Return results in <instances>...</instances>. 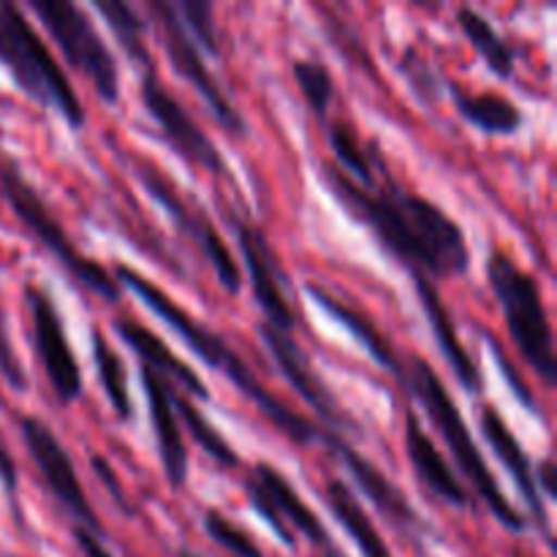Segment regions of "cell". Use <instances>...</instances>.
Segmentation results:
<instances>
[{"label":"cell","mask_w":557,"mask_h":557,"mask_svg":"<svg viewBox=\"0 0 557 557\" xmlns=\"http://www.w3.org/2000/svg\"><path fill=\"white\" fill-rule=\"evenodd\" d=\"M319 177L337 205L411 272L428 281H451L471 270L466 232L428 196L411 194L392 177L362 188L332 163H321Z\"/></svg>","instance_id":"6da1fadb"},{"label":"cell","mask_w":557,"mask_h":557,"mask_svg":"<svg viewBox=\"0 0 557 557\" xmlns=\"http://www.w3.org/2000/svg\"><path fill=\"white\" fill-rule=\"evenodd\" d=\"M114 281L120 283V288H128L136 299L147 305L169 330L174 332L177 337H183L185 346L207 364V368L218 370L226 381H232L261 413L272 422V428L281 430L292 444L297 446H310V444H321V433L324 430L319 424H313L310 419H305L302 413L294 411L292 406L281 400L275 392H270V386L253 373L248 362L218 335L215 330H210L207 324H201L196 315H190L188 310L183 308L180 302H174L166 292H163L158 283H152L150 277H145L141 272H136L134 267L128 264H117L112 270Z\"/></svg>","instance_id":"7a4b0ae2"},{"label":"cell","mask_w":557,"mask_h":557,"mask_svg":"<svg viewBox=\"0 0 557 557\" xmlns=\"http://www.w3.org/2000/svg\"><path fill=\"white\" fill-rule=\"evenodd\" d=\"M400 389L408 400L419 403L422 411L428 413L430 424L438 430L444 444L449 446V455L451 460L457 462V468H460L462 479H466V482L471 484L473 493L482 498V504L487 506L490 515H493L509 533H525V515H522V511L506 498L504 490H500L498 479L490 471L482 449H479L476 441H473L471 430H468L455 397L449 395V389H446L441 375L433 370V364L424 362L422 357L408 359L406 384H403Z\"/></svg>","instance_id":"3957f363"},{"label":"cell","mask_w":557,"mask_h":557,"mask_svg":"<svg viewBox=\"0 0 557 557\" xmlns=\"http://www.w3.org/2000/svg\"><path fill=\"white\" fill-rule=\"evenodd\" d=\"M0 69L11 76L22 96L65 120L71 131L87 125L79 92L49 44L36 33L22 5L0 0Z\"/></svg>","instance_id":"277c9868"},{"label":"cell","mask_w":557,"mask_h":557,"mask_svg":"<svg viewBox=\"0 0 557 557\" xmlns=\"http://www.w3.org/2000/svg\"><path fill=\"white\" fill-rule=\"evenodd\" d=\"M0 196L9 205V210L14 212L16 221L27 228L33 239L74 277L79 286H85L87 292H92L96 297L107 299V302H120L123 297V288L114 281L112 270L101 264L92 256L82 253L74 245V239L69 237V232L63 228V223L58 221L49 205L44 201V196L33 188L30 180L22 174L20 163L11 161L9 156H0Z\"/></svg>","instance_id":"5b68a950"},{"label":"cell","mask_w":557,"mask_h":557,"mask_svg":"<svg viewBox=\"0 0 557 557\" xmlns=\"http://www.w3.org/2000/svg\"><path fill=\"white\" fill-rule=\"evenodd\" d=\"M484 270H487L490 288L504 310L515 348L531 364V370H536L544 384L555 386L557 359L553 321H549L539 281L500 248L490 250Z\"/></svg>","instance_id":"8992f818"},{"label":"cell","mask_w":557,"mask_h":557,"mask_svg":"<svg viewBox=\"0 0 557 557\" xmlns=\"http://www.w3.org/2000/svg\"><path fill=\"white\" fill-rule=\"evenodd\" d=\"M27 9L38 16L49 38L58 44L65 63L90 82L103 103L114 107L120 101L117 58L103 41L90 14L71 0H30Z\"/></svg>","instance_id":"52a82bcc"},{"label":"cell","mask_w":557,"mask_h":557,"mask_svg":"<svg viewBox=\"0 0 557 557\" xmlns=\"http://www.w3.org/2000/svg\"><path fill=\"white\" fill-rule=\"evenodd\" d=\"M243 490L250 509L270 525V531L281 539L286 549L297 547V536H294L297 531L310 547L319 549L321 557H348L330 536L319 515L310 509L308 500H302V495L275 466L256 462L250 476L243 479Z\"/></svg>","instance_id":"ba28073f"},{"label":"cell","mask_w":557,"mask_h":557,"mask_svg":"<svg viewBox=\"0 0 557 557\" xmlns=\"http://www.w3.org/2000/svg\"><path fill=\"white\" fill-rule=\"evenodd\" d=\"M131 166H134V174L141 183V188L166 210V215L172 218L174 226H177L180 232L199 248V253L210 261L212 272H215V277L221 281V286L226 288L228 294L243 292V270H239V261L232 256L226 239L221 237V232H218L215 223L210 221L205 207H201L199 201L188 199V196H185L183 190L156 166V163L147 161V158H131Z\"/></svg>","instance_id":"9c48e42d"},{"label":"cell","mask_w":557,"mask_h":557,"mask_svg":"<svg viewBox=\"0 0 557 557\" xmlns=\"http://www.w3.org/2000/svg\"><path fill=\"white\" fill-rule=\"evenodd\" d=\"M20 433L33 466L41 473L44 487L58 500L60 509L71 517V525H82L96 533V536H103L101 522H98L85 487L79 482V473H76L74 457L65 449L63 441L54 435V430L44 419L27 413V417L20 419Z\"/></svg>","instance_id":"30bf717a"},{"label":"cell","mask_w":557,"mask_h":557,"mask_svg":"<svg viewBox=\"0 0 557 557\" xmlns=\"http://www.w3.org/2000/svg\"><path fill=\"white\" fill-rule=\"evenodd\" d=\"M139 74L141 103H145V112L150 114L156 128L161 131L163 141H166L185 163H190V166H199L205 169V172L218 174V177L232 180L228 163L223 161L218 145L201 131V125L190 117L188 109L177 101V96L163 85L161 76H158L156 71V63L139 69Z\"/></svg>","instance_id":"8fae6325"},{"label":"cell","mask_w":557,"mask_h":557,"mask_svg":"<svg viewBox=\"0 0 557 557\" xmlns=\"http://www.w3.org/2000/svg\"><path fill=\"white\" fill-rule=\"evenodd\" d=\"M147 11L156 16L163 49H166V58L169 63H172V69L199 92V98L207 103V109L212 112L215 123L232 136L248 134V123H245V117L239 114V109L234 107L232 98L223 92L221 82L215 79V74H212L210 65H207L205 54L199 52V47L190 41V36L183 30V25H180L174 3H169V0H150V3H147Z\"/></svg>","instance_id":"7c38bea8"},{"label":"cell","mask_w":557,"mask_h":557,"mask_svg":"<svg viewBox=\"0 0 557 557\" xmlns=\"http://www.w3.org/2000/svg\"><path fill=\"white\" fill-rule=\"evenodd\" d=\"M25 305L30 310V330H33V348L41 362L44 375L52 386L54 400L71 406L82 397L85 379H82L79 359L71 348L69 332H65L63 315L58 305L49 297L47 288L27 283L25 286Z\"/></svg>","instance_id":"4fadbf2b"},{"label":"cell","mask_w":557,"mask_h":557,"mask_svg":"<svg viewBox=\"0 0 557 557\" xmlns=\"http://www.w3.org/2000/svg\"><path fill=\"white\" fill-rule=\"evenodd\" d=\"M259 337L264 341L272 362L277 364V370H281L283 379L288 381V386L302 397L305 406H308L310 411L319 417V422L324 424L321 430H326V433L332 435H341V438H346V433H359V424L354 422L351 413H346V408L337 403V397L332 395V389L324 384V379L315 373L308 354L299 348L297 337L288 335V332L272 330L264 321L259 324Z\"/></svg>","instance_id":"5bb4252c"},{"label":"cell","mask_w":557,"mask_h":557,"mask_svg":"<svg viewBox=\"0 0 557 557\" xmlns=\"http://www.w3.org/2000/svg\"><path fill=\"white\" fill-rule=\"evenodd\" d=\"M321 444L343 462V468L348 471V476L354 479L359 490H362L364 498L375 506L381 517L389 522L395 531H400L403 536H413V539H422L424 533L430 531L428 525L422 522V517L417 515L413 504L408 500V495L381 471L379 466L368 460L362 451L354 449L346 438L341 435H332V433H321Z\"/></svg>","instance_id":"9a60e30c"},{"label":"cell","mask_w":557,"mask_h":557,"mask_svg":"<svg viewBox=\"0 0 557 557\" xmlns=\"http://www.w3.org/2000/svg\"><path fill=\"white\" fill-rule=\"evenodd\" d=\"M234 234H237L239 253H243L245 267H248L256 305L264 313V324L272 326V330L294 335L297 313L288 305L286 277H283L281 267H277L275 253H272L264 232L253 221H248V218H234Z\"/></svg>","instance_id":"2e32d148"},{"label":"cell","mask_w":557,"mask_h":557,"mask_svg":"<svg viewBox=\"0 0 557 557\" xmlns=\"http://www.w3.org/2000/svg\"><path fill=\"white\" fill-rule=\"evenodd\" d=\"M141 370V386H145L147 408H150V424L152 433H156V449L158 460H161L163 476H166L169 487L183 490L188 482V446H185L183 424H180L177 411H174L172 403V384H169L163 375H158L156 370L145 368Z\"/></svg>","instance_id":"e0dca14e"},{"label":"cell","mask_w":557,"mask_h":557,"mask_svg":"<svg viewBox=\"0 0 557 557\" xmlns=\"http://www.w3.org/2000/svg\"><path fill=\"white\" fill-rule=\"evenodd\" d=\"M479 428H482L484 441L493 446V455L498 457L500 466L509 471L511 482H515L520 498L525 500L536 528L549 539V544H553L547 500H544L542 493H539L536 476H533V460L525 451V446H522L520 438L511 433V428L506 424V419L500 417V411L495 406H482V413H479Z\"/></svg>","instance_id":"ac0fdd59"},{"label":"cell","mask_w":557,"mask_h":557,"mask_svg":"<svg viewBox=\"0 0 557 557\" xmlns=\"http://www.w3.org/2000/svg\"><path fill=\"white\" fill-rule=\"evenodd\" d=\"M403 441H406L408 462H411L419 484H422L433 498H438L441 504L451 506V509H468V506L473 504L468 487L457 479V473L451 471L446 457L441 455V449L435 446L433 435L428 433V428H424L422 419H419V413L413 411L411 406H408L406 411Z\"/></svg>","instance_id":"d6986e66"},{"label":"cell","mask_w":557,"mask_h":557,"mask_svg":"<svg viewBox=\"0 0 557 557\" xmlns=\"http://www.w3.org/2000/svg\"><path fill=\"white\" fill-rule=\"evenodd\" d=\"M411 275H413V288H417L419 305H422L424 315H428V324L430 330H433L435 343H438L449 370L455 373L457 384H460L468 395H482L484 375L482 370H479V364L473 362L471 351L462 346L460 332H457V324L455 319H451L449 308H446L444 297H441V292L435 288L433 281H428L424 275H417V272H411Z\"/></svg>","instance_id":"ffe728a7"},{"label":"cell","mask_w":557,"mask_h":557,"mask_svg":"<svg viewBox=\"0 0 557 557\" xmlns=\"http://www.w3.org/2000/svg\"><path fill=\"white\" fill-rule=\"evenodd\" d=\"M305 294H308V297L313 299V302L319 305V308L324 310L330 319H335L343 330L351 332V335L362 343V348L368 351V357L373 359V362L379 364L384 373H389L392 379L397 381V386L406 384V359L395 351V346L389 343V337H386L384 332L373 324V319H370V315H364L362 310L354 308V305H348L346 299H341L337 294H332L330 288H324L321 283H313V281L305 283Z\"/></svg>","instance_id":"44dd1931"},{"label":"cell","mask_w":557,"mask_h":557,"mask_svg":"<svg viewBox=\"0 0 557 557\" xmlns=\"http://www.w3.org/2000/svg\"><path fill=\"white\" fill-rule=\"evenodd\" d=\"M114 332L123 337L125 346L139 357V362L145 368L156 370L158 375L169 381L174 389H180L183 395H188L190 400H201V403H210V392H207V384L201 381V375L190 368L188 362L177 357L150 326L139 324L134 319H114Z\"/></svg>","instance_id":"7402d4cb"},{"label":"cell","mask_w":557,"mask_h":557,"mask_svg":"<svg viewBox=\"0 0 557 557\" xmlns=\"http://www.w3.org/2000/svg\"><path fill=\"white\" fill-rule=\"evenodd\" d=\"M449 90L451 103H455L457 114H460L466 123H471L473 128H479L487 136H515L520 134V128L525 125V114L517 107L511 98H506L504 92L495 90H482L473 92L468 87L449 82L446 85Z\"/></svg>","instance_id":"603a6c76"},{"label":"cell","mask_w":557,"mask_h":557,"mask_svg":"<svg viewBox=\"0 0 557 557\" xmlns=\"http://www.w3.org/2000/svg\"><path fill=\"white\" fill-rule=\"evenodd\" d=\"M324 504L332 511L337 522H341L343 531L348 533L362 557H395L392 555L389 544L384 542V536L375 528L373 517L364 511V506L359 504L357 493L348 487L343 479H330L324 484Z\"/></svg>","instance_id":"cb8c5ba5"},{"label":"cell","mask_w":557,"mask_h":557,"mask_svg":"<svg viewBox=\"0 0 557 557\" xmlns=\"http://www.w3.org/2000/svg\"><path fill=\"white\" fill-rule=\"evenodd\" d=\"M457 25H460L462 36L471 41V47L476 49L479 58L484 60V65H487L498 79H511V76H515V47L500 36L498 27H495L482 11L473 9V5H462V9L457 11Z\"/></svg>","instance_id":"d4e9b609"},{"label":"cell","mask_w":557,"mask_h":557,"mask_svg":"<svg viewBox=\"0 0 557 557\" xmlns=\"http://www.w3.org/2000/svg\"><path fill=\"white\" fill-rule=\"evenodd\" d=\"M172 403H174V411H177L180 424H185V430H188L190 441H194V444L199 446V449L205 451L218 468H223V471H237L239 468L237 449H234V446L223 438L221 430H218L215 424H212L199 408H196V403L190 400L188 395H183L180 389H174V386H172Z\"/></svg>","instance_id":"484cf974"},{"label":"cell","mask_w":557,"mask_h":557,"mask_svg":"<svg viewBox=\"0 0 557 557\" xmlns=\"http://www.w3.org/2000/svg\"><path fill=\"white\" fill-rule=\"evenodd\" d=\"M92 343V362H96L98 381H101V389L107 395L109 406L117 413V419L123 422H134V397H131L128 386V373H125L123 357L112 348V343L101 335L98 326H92L90 332Z\"/></svg>","instance_id":"4316f807"},{"label":"cell","mask_w":557,"mask_h":557,"mask_svg":"<svg viewBox=\"0 0 557 557\" xmlns=\"http://www.w3.org/2000/svg\"><path fill=\"white\" fill-rule=\"evenodd\" d=\"M92 9L107 20L109 30L117 38L123 54L136 65V69H145V65L152 63L150 47L145 44L147 20L139 14V9H134V5L125 3V0H96Z\"/></svg>","instance_id":"83f0119b"},{"label":"cell","mask_w":557,"mask_h":557,"mask_svg":"<svg viewBox=\"0 0 557 557\" xmlns=\"http://www.w3.org/2000/svg\"><path fill=\"white\" fill-rule=\"evenodd\" d=\"M330 136V147L335 152L337 163H341V172L346 177H351L354 183L362 185V188H375V163H379V147L370 145V150L364 147L362 136L354 131L351 123L346 120H335L326 131Z\"/></svg>","instance_id":"f1b7e54d"},{"label":"cell","mask_w":557,"mask_h":557,"mask_svg":"<svg viewBox=\"0 0 557 557\" xmlns=\"http://www.w3.org/2000/svg\"><path fill=\"white\" fill-rule=\"evenodd\" d=\"M292 74L299 92H302L305 103L310 107V112L319 120H324L332 101H335V79H332V71L319 58H297L292 63Z\"/></svg>","instance_id":"f546056e"},{"label":"cell","mask_w":557,"mask_h":557,"mask_svg":"<svg viewBox=\"0 0 557 557\" xmlns=\"http://www.w3.org/2000/svg\"><path fill=\"white\" fill-rule=\"evenodd\" d=\"M174 11H177V20L183 25V30L188 33L190 41L199 47L201 54L221 52L215 11H212L210 0H180V3H174Z\"/></svg>","instance_id":"4dcf8cb0"},{"label":"cell","mask_w":557,"mask_h":557,"mask_svg":"<svg viewBox=\"0 0 557 557\" xmlns=\"http://www.w3.org/2000/svg\"><path fill=\"white\" fill-rule=\"evenodd\" d=\"M403 74L408 76V82H411L413 92H417L419 98H422V103H435L441 98V79L433 74V69H430L428 63L422 60V54L417 52L413 47L406 49V54H403Z\"/></svg>","instance_id":"1f68e13d"},{"label":"cell","mask_w":557,"mask_h":557,"mask_svg":"<svg viewBox=\"0 0 557 557\" xmlns=\"http://www.w3.org/2000/svg\"><path fill=\"white\" fill-rule=\"evenodd\" d=\"M0 375H3V381L14 392L27 389V375L25 370H22L20 357H16L14 351V343H11L9 337V324H5L3 313V297H0Z\"/></svg>","instance_id":"d6a6232c"},{"label":"cell","mask_w":557,"mask_h":557,"mask_svg":"<svg viewBox=\"0 0 557 557\" xmlns=\"http://www.w3.org/2000/svg\"><path fill=\"white\" fill-rule=\"evenodd\" d=\"M484 341H487V346L493 348V357H495V362H498V368H500V375H504V379H506V384H509L511 395H515L517 400H520L522 406L528 408V411H531V413H539V406H536V400H533L531 389H528V384H525V381H522V375L517 373V370H511L509 359H506L504 348L498 346V341H493V337H490L487 332H484Z\"/></svg>","instance_id":"836d02e7"},{"label":"cell","mask_w":557,"mask_h":557,"mask_svg":"<svg viewBox=\"0 0 557 557\" xmlns=\"http://www.w3.org/2000/svg\"><path fill=\"white\" fill-rule=\"evenodd\" d=\"M0 487H3L5 498H9L11 511H14L16 525H25V517H22V504H20V468H16L14 457L9 455L3 444H0Z\"/></svg>","instance_id":"e575fe53"},{"label":"cell","mask_w":557,"mask_h":557,"mask_svg":"<svg viewBox=\"0 0 557 557\" xmlns=\"http://www.w3.org/2000/svg\"><path fill=\"white\" fill-rule=\"evenodd\" d=\"M90 468H92V471H96V476L101 479V484H103V487H107V493L112 495L114 506H117V509L123 511L125 517H134V515H136V511H134V506H131L128 495H125L123 484H120L117 473H114V468L109 466V460H107V457H101V455H92V457H90Z\"/></svg>","instance_id":"d590c367"},{"label":"cell","mask_w":557,"mask_h":557,"mask_svg":"<svg viewBox=\"0 0 557 557\" xmlns=\"http://www.w3.org/2000/svg\"><path fill=\"white\" fill-rule=\"evenodd\" d=\"M71 536H74V544L79 547L82 557H114L109 553L107 544H103V536H96L87 528L71 525Z\"/></svg>","instance_id":"8d00e7d4"},{"label":"cell","mask_w":557,"mask_h":557,"mask_svg":"<svg viewBox=\"0 0 557 557\" xmlns=\"http://www.w3.org/2000/svg\"><path fill=\"white\" fill-rule=\"evenodd\" d=\"M533 476H536V487L542 493V498H557V468H555V455H547L542 462L533 466Z\"/></svg>","instance_id":"74e56055"},{"label":"cell","mask_w":557,"mask_h":557,"mask_svg":"<svg viewBox=\"0 0 557 557\" xmlns=\"http://www.w3.org/2000/svg\"><path fill=\"white\" fill-rule=\"evenodd\" d=\"M177 557H205V555H199V553H190V549H180Z\"/></svg>","instance_id":"f35d334b"},{"label":"cell","mask_w":557,"mask_h":557,"mask_svg":"<svg viewBox=\"0 0 557 557\" xmlns=\"http://www.w3.org/2000/svg\"><path fill=\"white\" fill-rule=\"evenodd\" d=\"M11 557H16V555H11Z\"/></svg>","instance_id":"ab89813d"}]
</instances>
